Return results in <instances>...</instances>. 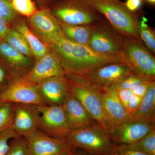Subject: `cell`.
Returning <instances> with one entry per match:
<instances>
[{
  "instance_id": "obj_1",
  "label": "cell",
  "mask_w": 155,
  "mask_h": 155,
  "mask_svg": "<svg viewBox=\"0 0 155 155\" xmlns=\"http://www.w3.org/2000/svg\"><path fill=\"white\" fill-rule=\"evenodd\" d=\"M48 45L58 56L66 76L81 75L107 64L125 63L123 54L105 55L97 53L88 46L70 41L63 33Z\"/></svg>"
},
{
  "instance_id": "obj_2",
  "label": "cell",
  "mask_w": 155,
  "mask_h": 155,
  "mask_svg": "<svg viewBox=\"0 0 155 155\" xmlns=\"http://www.w3.org/2000/svg\"><path fill=\"white\" fill-rule=\"evenodd\" d=\"M124 37L138 39L137 16L119 0H86Z\"/></svg>"
},
{
  "instance_id": "obj_3",
  "label": "cell",
  "mask_w": 155,
  "mask_h": 155,
  "mask_svg": "<svg viewBox=\"0 0 155 155\" xmlns=\"http://www.w3.org/2000/svg\"><path fill=\"white\" fill-rule=\"evenodd\" d=\"M65 139L75 149H81L91 155H112L115 146L97 123L71 130Z\"/></svg>"
},
{
  "instance_id": "obj_4",
  "label": "cell",
  "mask_w": 155,
  "mask_h": 155,
  "mask_svg": "<svg viewBox=\"0 0 155 155\" xmlns=\"http://www.w3.org/2000/svg\"><path fill=\"white\" fill-rule=\"evenodd\" d=\"M51 7L58 21L69 25H91L104 17L86 0H56Z\"/></svg>"
},
{
  "instance_id": "obj_5",
  "label": "cell",
  "mask_w": 155,
  "mask_h": 155,
  "mask_svg": "<svg viewBox=\"0 0 155 155\" xmlns=\"http://www.w3.org/2000/svg\"><path fill=\"white\" fill-rule=\"evenodd\" d=\"M67 78L72 94L82 104L94 121L108 134L107 124L103 109L102 91L81 78Z\"/></svg>"
},
{
  "instance_id": "obj_6",
  "label": "cell",
  "mask_w": 155,
  "mask_h": 155,
  "mask_svg": "<svg viewBox=\"0 0 155 155\" xmlns=\"http://www.w3.org/2000/svg\"><path fill=\"white\" fill-rule=\"evenodd\" d=\"M103 19L91 25V35L88 46L97 53L105 55L122 54L126 38Z\"/></svg>"
},
{
  "instance_id": "obj_7",
  "label": "cell",
  "mask_w": 155,
  "mask_h": 155,
  "mask_svg": "<svg viewBox=\"0 0 155 155\" xmlns=\"http://www.w3.org/2000/svg\"><path fill=\"white\" fill-rule=\"evenodd\" d=\"M122 54L130 74L155 78L154 57L137 39L126 38Z\"/></svg>"
},
{
  "instance_id": "obj_8",
  "label": "cell",
  "mask_w": 155,
  "mask_h": 155,
  "mask_svg": "<svg viewBox=\"0 0 155 155\" xmlns=\"http://www.w3.org/2000/svg\"><path fill=\"white\" fill-rule=\"evenodd\" d=\"M0 101L37 106L49 105L41 94L38 85L21 79L12 81L0 90Z\"/></svg>"
},
{
  "instance_id": "obj_9",
  "label": "cell",
  "mask_w": 155,
  "mask_h": 155,
  "mask_svg": "<svg viewBox=\"0 0 155 155\" xmlns=\"http://www.w3.org/2000/svg\"><path fill=\"white\" fill-rule=\"evenodd\" d=\"M130 69L124 62L111 63L97 67L77 77L97 87L101 91L115 85L119 81L130 75Z\"/></svg>"
},
{
  "instance_id": "obj_10",
  "label": "cell",
  "mask_w": 155,
  "mask_h": 155,
  "mask_svg": "<svg viewBox=\"0 0 155 155\" xmlns=\"http://www.w3.org/2000/svg\"><path fill=\"white\" fill-rule=\"evenodd\" d=\"M39 112L38 129L54 138L65 139L70 131L61 105L37 106Z\"/></svg>"
},
{
  "instance_id": "obj_11",
  "label": "cell",
  "mask_w": 155,
  "mask_h": 155,
  "mask_svg": "<svg viewBox=\"0 0 155 155\" xmlns=\"http://www.w3.org/2000/svg\"><path fill=\"white\" fill-rule=\"evenodd\" d=\"M25 139L29 155H71L75 149L65 139L51 137L38 129Z\"/></svg>"
},
{
  "instance_id": "obj_12",
  "label": "cell",
  "mask_w": 155,
  "mask_h": 155,
  "mask_svg": "<svg viewBox=\"0 0 155 155\" xmlns=\"http://www.w3.org/2000/svg\"><path fill=\"white\" fill-rule=\"evenodd\" d=\"M102 100L108 134L120 125L130 122V114L119 100L114 85L102 91Z\"/></svg>"
},
{
  "instance_id": "obj_13",
  "label": "cell",
  "mask_w": 155,
  "mask_h": 155,
  "mask_svg": "<svg viewBox=\"0 0 155 155\" xmlns=\"http://www.w3.org/2000/svg\"><path fill=\"white\" fill-rule=\"evenodd\" d=\"M36 61L30 70L20 79L38 85L49 78L66 76L59 58L53 51L48 52Z\"/></svg>"
},
{
  "instance_id": "obj_14",
  "label": "cell",
  "mask_w": 155,
  "mask_h": 155,
  "mask_svg": "<svg viewBox=\"0 0 155 155\" xmlns=\"http://www.w3.org/2000/svg\"><path fill=\"white\" fill-rule=\"evenodd\" d=\"M0 65L16 79L23 77L32 68L30 58L19 52L5 41H0Z\"/></svg>"
},
{
  "instance_id": "obj_15",
  "label": "cell",
  "mask_w": 155,
  "mask_h": 155,
  "mask_svg": "<svg viewBox=\"0 0 155 155\" xmlns=\"http://www.w3.org/2000/svg\"><path fill=\"white\" fill-rule=\"evenodd\" d=\"M30 26L46 45L63 34L58 19L50 9H40L29 17Z\"/></svg>"
},
{
  "instance_id": "obj_16",
  "label": "cell",
  "mask_w": 155,
  "mask_h": 155,
  "mask_svg": "<svg viewBox=\"0 0 155 155\" xmlns=\"http://www.w3.org/2000/svg\"><path fill=\"white\" fill-rule=\"evenodd\" d=\"M14 109L13 128L19 136L26 138L38 129L39 112L37 106L13 104Z\"/></svg>"
},
{
  "instance_id": "obj_17",
  "label": "cell",
  "mask_w": 155,
  "mask_h": 155,
  "mask_svg": "<svg viewBox=\"0 0 155 155\" xmlns=\"http://www.w3.org/2000/svg\"><path fill=\"white\" fill-rule=\"evenodd\" d=\"M154 129L155 124L130 121L112 130L109 135L114 144H130L141 139Z\"/></svg>"
},
{
  "instance_id": "obj_18",
  "label": "cell",
  "mask_w": 155,
  "mask_h": 155,
  "mask_svg": "<svg viewBox=\"0 0 155 155\" xmlns=\"http://www.w3.org/2000/svg\"><path fill=\"white\" fill-rule=\"evenodd\" d=\"M38 86L42 96L49 105H62L70 92V84L66 76L49 78L42 81Z\"/></svg>"
},
{
  "instance_id": "obj_19",
  "label": "cell",
  "mask_w": 155,
  "mask_h": 155,
  "mask_svg": "<svg viewBox=\"0 0 155 155\" xmlns=\"http://www.w3.org/2000/svg\"><path fill=\"white\" fill-rule=\"evenodd\" d=\"M61 106L71 130L80 129L97 123L71 91Z\"/></svg>"
},
{
  "instance_id": "obj_20",
  "label": "cell",
  "mask_w": 155,
  "mask_h": 155,
  "mask_svg": "<svg viewBox=\"0 0 155 155\" xmlns=\"http://www.w3.org/2000/svg\"><path fill=\"white\" fill-rule=\"evenodd\" d=\"M130 122H144L155 124V81L151 84L140 105L130 115Z\"/></svg>"
},
{
  "instance_id": "obj_21",
  "label": "cell",
  "mask_w": 155,
  "mask_h": 155,
  "mask_svg": "<svg viewBox=\"0 0 155 155\" xmlns=\"http://www.w3.org/2000/svg\"><path fill=\"white\" fill-rule=\"evenodd\" d=\"M13 23L14 28L24 36L36 61L49 51L47 45L41 41L29 29L23 19L17 18Z\"/></svg>"
},
{
  "instance_id": "obj_22",
  "label": "cell",
  "mask_w": 155,
  "mask_h": 155,
  "mask_svg": "<svg viewBox=\"0 0 155 155\" xmlns=\"http://www.w3.org/2000/svg\"><path fill=\"white\" fill-rule=\"evenodd\" d=\"M58 22L66 38L75 43L88 46L91 35V25H69Z\"/></svg>"
},
{
  "instance_id": "obj_23",
  "label": "cell",
  "mask_w": 155,
  "mask_h": 155,
  "mask_svg": "<svg viewBox=\"0 0 155 155\" xmlns=\"http://www.w3.org/2000/svg\"><path fill=\"white\" fill-rule=\"evenodd\" d=\"M3 41L8 44L19 52L28 58H31L33 56L25 38L14 28H10Z\"/></svg>"
},
{
  "instance_id": "obj_24",
  "label": "cell",
  "mask_w": 155,
  "mask_h": 155,
  "mask_svg": "<svg viewBox=\"0 0 155 155\" xmlns=\"http://www.w3.org/2000/svg\"><path fill=\"white\" fill-rule=\"evenodd\" d=\"M123 145L127 149L148 155H155V129L131 144Z\"/></svg>"
},
{
  "instance_id": "obj_25",
  "label": "cell",
  "mask_w": 155,
  "mask_h": 155,
  "mask_svg": "<svg viewBox=\"0 0 155 155\" xmlns=\"http://www.w3.org/2000/svg\"><path fill=\"white\" fill-rule=\"evenodd\" d=\"M144 18L141 20L137 19V27L140 38L142 39L146 45L150 52L155 53V34L154 31L150 28L146 23Z\"/></svg>"
},
{
  "instance_id": "obj_26",
  "label": "cell",
  "mask_w": 155,
  "mask_h": 155,
  "mask_svg": "<svg viewBox=\"0 0 155 155\" xmlns=\"http://www.w3.org/2000/svg\"><path fill=\"white\" fill-rule=\"evenodd\" d=\"M14 109L13 104L5 103L0 106V133L13 127Z\"/></svg>"
},
{
  "instance_id": "obj_27",
  "label": "cell",
  "mask_w": 155,
  "mask_h": 155,
  "mask_svg": "<svg viewBox=\"0 0 155 155\" xmlns=\"http://www.w3.org/2000/svg\"><path fill=\"white\" fill-rule=\"evenodd\" d=\"M155 78L143 77L130 74L124 77L114 85L115 88L127 89L132 90L136 87L150 81L154 80Z\"/></svg>"
},
{
  "instance_id": "obj_28",
  "label": "cell",
  "mask_w": 155,
  "mask_h": 155,
  "mask_svg": "<svg viewBox=\"0 0 155 155\" xmlns=\"http://www.w3.org/2000/svg\"><path fill=\"white\" fill-rule=\"evenodd\" d=\"M14 11L19 14L29 18L37 11L32 0H11Z\"/></svg>"
},
{
  "instance_id": "obj_29",
  "label": "cell",
  "mask_w": 155,
  "mask_h": 155,
  "mask_svg": "<svg viewBox=\"0 0 155 155\" xmlns=\"http://www.w3.org/2000/svg\"><path fill=\"white\" fill-rule=\"evenodd\" d=\"M6 155H29L26 139L21 137L13 139Z\"/></svg>"
},
{
  "instance_id": "obj_30",
  "label": "cell",
  "mask_w": 155,
  "mask_h": 155,
  "mask_svg": "<svg viewBox=\"0 0 155 155\" xmlns=\"http://www.w3.org/2000/svg\"><path fill=\"white\" fill-rule=\"evenodd\" d=\"M19 137L21 136L14 130L13 127L0 133V155H6L10 149L9 141Z\"/></svg>"
},
{
  "instance_id": "obj_31",
  "label": "cell",
  "mask_w": 155,
  "mask_h": 155,
  "mask_svg": "<svg viewBox=\"0 0 155 155\" xmlns=\"http://www.w3.org/2000/svg\"><path fill=\"white\" fill-rule=\"evenodd\" d=\"M19 14L11 5V0H0V17L10 23H13L18 18Z\"/></svg>"
},
{
  "instance_id": "obj_32",
  "label": "cell",
  "mask_w": 155,
  "mask_h": 155,
  "mask_svg": "<svg viewBox=\"0 0 155 155\" xmlns=\"http://www.w3.org/2000/svg\"><path fill=\"white\" fill-rule=\"evenodd\" d=\"M116 89L119 100L122 103L124 107L127 110L128 102L130 98L133 94L132 91L127 89Z\"/></svg>"
},
{
  "instance_id": "obj_33",
  "label": "cell",
  "mask_w": 155,
  "mask_h": 155,
  "mask_svg": "<svg viewBox=\"0 0 155 155\" xmlns=\"http://www.w3.org/2000/svg\"><path fill=\"white\" fill-rule=\"evenodd\" d=\"M112 155H148L125 147L123 145H115Z\"/></svg>"
},
{
  "instance_id": "obj_34",
  "label": "cell",
  "mask_w": 155,
  "mask_h": 155,
  "mask_svg": "<svg viewBox=\"0 0 155 155\" xmlns=\"http://www.w3.org/2000/svg\"><path fill=\"white\" fill-rule=\"evenodd\" d=\"M143 97L133 94L130 98L127 105V110L131 114L137 110L141 104Z\"/></svg>"
},
{
  "instance_id": "obj_35",
  "label": "cell",
  "mask_w": 155,
  "mask_h": 155,
  "mask_svg": "<svg viewBox=\"0 0 155 155\" xmlns=\"http://www.w3.org/2000/svg\"><path fill=\"white\" fill-rule=\"evenodd\" d=\"M154 81H155V80L147 81V82L141 84L140 85H138L135 88L131 90L133 94L143 97L146 94L151 84Z\"/></svg>"
},
{
  "instance_id": "obj_36",
  "label": "cell",
  "mask_w": 155,
  "mask_h": 155,
  "mask_svg": "<svg viewBox=\"0 0 155 155\" xmlns=\"http://www.w3.org/2000/svg\"><path fill=\"white\" fill-rule=\"evenodd\" d=\"M143 0H126L124 5L128 11L135 13L141 8Z\"/></svg>"
},
{
  "instance_id": "obj_37",
  "label": "cell",
  "mask_w": 155,
  "mask_h": 155,
  "mask_svg": "<svg viewBox=\"0 0 155 155\" xmlns=\"http://www.w3.org/2000/svg\"><path fill=\"white\" fill-rule=\"evenodd\" d=\"M9 23L7 20L0 17V41H3L10 30Z\"/></svg>"
},
{
  "instance_id": "obj_38",
  "label": "cell",
  "mask_w": 155,
  "mask_h": 155,
  "mask_svg": "<svg viewBox=\"0 0 155 155\" xmlns=\"http://www.w3.org/2000/svg\"><path fill=\"white\" fill-rule=\"evenodd\" d=\"M35 2L40 7V9H49V7L52 5L56 0H35Z\"/></svg>"
},
{
  "instance_id": "obj_39",
  "label": "cell",
  "mask_w": 155,
  "mask_h": 155,
  "mask_svg": "<svg viewBox=\"0 0 155 155\" xmlns=\"http://www.w3.org/2000/svg\"><path fill=\"white\" fill-rule=\"evenodd\" d=\"M7 70L0 65V90L5 87L4 86V82L7 77Z\"/></svg>"
},
{
  "instance_id": "obj_40",
  "label": "cell",
  "mask_w": 155,
  "mask_h": 155,
  "mask_svg": "<svg viewBox=\"0 0 155 155\" xmlns=\"http://www.w3.org/2000/svg\"><path fill=\"white\" fill-rule=\"evenodd\" d=\"M71 155H91L87 152L85 151L82 150H81L77 151L76 149H75V150L72 153Z\"/></svg>"
},
{
  "instance_id": "obj_41",
  "label": "cell",
  "mask_w": 155,
  "mask_h": 155,
  "mask_svg": "<svg viewBox=\"0 0 155 155\" xmlns=\"http://www.w3.org/2000/svg\"><path fill=\"white\" fill-rule=\"evenodd\" d=\"M146 2L147 3H149L150 5H154L155 4V0H143Z\"/></svg>"
},
{
  "instance_id": "obj_42",
  "label": "cell",
  "mask_w": 155,
  "mask_h": 155,
  "mask_svg": "<svg viewBox=\"0 0 155 155\" xmlns=\"http://www.w3.org/2000/svg\"><path fill=\"white\" fill-rule=\"evenodd\" d=\"M4 103H2V102L0 101V106H2V105L3 104H4Z\"/></svg>"
}]
</instances>
